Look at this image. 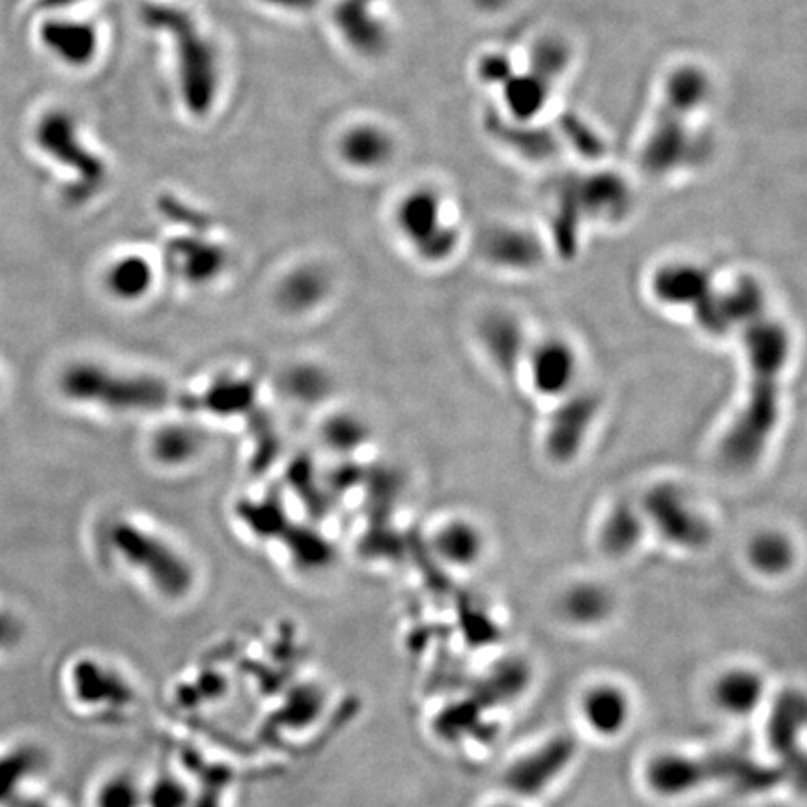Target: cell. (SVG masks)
<instances>
[{
    "label": "cell",
    "mask_w": 807,
    "mask_h": 807,
    "mask_svg": "<svg viewBox=\"0 0 807 807\" xmlns=\"http://www.w3.org/2000/svg\"><path fill=\"white\" fill-rule=\"evenodd\" d=\"M748 365V397L720 441V458L733 472H750L763 460L782 419V379L793 352L791 333L764 317L740 331Z\"/></svg>",
    "instance_id": "1"
},
{
    "label": "cell",
    "mask_w": 807,
    "mask_h": 807,
    "mask_svg": "<svg viewBox=\"0 0 807 807\" xmlns=\"http://www.w3.org/2000/svg\"><path fill=\"white\" fill-rule=\"evenodd\" d=\"M641 777L651 795L662 800H683L716 783L745 793L772 789L782 772L737 753L696 755L664 750L646 759Z\"/></svg>",
    "instance_id": "2"
},
{
    "label": "cell",
    "mask_w": 807,
    "mask_h": 807,
    "mask_svg": "<svg viewBox=\"0 0 807 807\" xmlns=\"http://www.w3.org/2000/svg\"><path fill=\"white\" fill-rule=\"evenodd\" d=\"M60 389L74 402L119 413L156 410L167 397L165 386L157 379L119 373L98 363H75L66 368Z\"/></svg>",
    "instance_id": "3"
},
{
    "label": "cell",
    "mask_w": 807,
    "mask_h": 807,
    "mask_svg": "<svg viewBox=\"0 0 807 807\" xmlns=\"http://www.w3.org/2000/svg\"><path fill=\"white\" fill-rule=\"evenodd\" d=\"M112 552L125 565L156 585L167 595H181L191 582V566L163 537L139 523L117 522L109 531Z\"/></svg>",
    "instance_id": "4"
},
{
    "label": "cell",
    "mask_w": 807,
    "mask_h": 807,
    "mask_svg": "<svg viewBox=\"0 0 807 807\" xmlns=\"http://www.w3.org/2000/svg\"><path fill=\"white\" fill-rule=\"evenodd\" d=\"M649 531L670 546L701 552L712 542V523L696 499L677 483H660L640 501Z\"/></svg>",
    "instance_id": "5"
},
{
    "label": "cell",
    "mask_w": 807,
    "mask_h": 807,
    "mask_svg": "<svg viewBox=\"0 0 807 807\" xmlns=\"http://www.w3.org/2000/svg\"><path fill=\"white\" fill-rule=\"evenodd\" d=\"M395 226L424 264H443L456 253L460 230L445 218V204L432 189H416L398 202Z\"/></svg>",
    "instance_id": "6"
},
{
    "label": "cell",
    "mask_w": 807,
    "mask_h": 807,
    "mask_svg": "<svg viewBox=\"0 0 807 807\" xmlns=\"http://www.w3.org/2000/svg\"><path fill=\"white\" fill-rule=\"evenodd\" d=\"M148 21L159 23L175 36L180 63L181 93L195 114H204L218 92V63L211 45L194 29L186 13L168 8L148 10Z\"/></svg>",
    "instance_id": "7"
},
{
    "label": "cell",
    "mask_w": 807,
    "mask_h": 807,
    "mask_svg": "<svg viewBox=\"0 0 807 807\" xmlns=\"http://www.w3.org/2000/svg\"><path fill=\"white\" fill-rule=\"evenodd\" d=\"M37 148L53 162L63 165L75 176L66 197L71 202H82L92 197L107 178V168L100 157L92 154L82 143L75 120L68 112L49 111L37 122L34 131Z\"/></svg>",
    "instance_id": "8"
},
{
    "label": "cell",
    "mask_w": 807,
    "mask_h": 807,
    "mask_svg": "<svg viewBox=\"0 0 807 807\" xmlns=\"http://www.w3.org/2000/svg\"><path fill=\"white\" fill-rule=\"evenodd\" d=\"M766 309L764 286L752 275H740L726 288L716 285L692 311V317L705 335L726 339L769 317Z\"/></svg>",
    "instance_id": "9"
},
{
    "label": "cell",
    "mask_w": 807,
    "mask_h": 807,
    "mask_svg": "<svg viewBox=\"0 0 807 807\" xmlns=\"http://www.w3.org/2000/svg\"><path fill=\"white\" fill-rule=\"evenodd\" d=\"M578 755V742L571 734H553L505 769L504 787L510 798L526 802L539 798L565 776Z\"/></svg>",
    "instance_id": "10"
},
{
    "label": "cell",
    "mask_w": 807,
    "mask_h": 807,
    "mask_svg": "<svg viewBox=\"0 0 807 807\" xmlns=\"http://www.w3.org/2000/svg\"><path fill=\"white\" fill-rule=\"evenodd\" d=\"M522 373L539 397L557 402L578 389L582 360L566 336L548 335L531 341Z\"/></svg>",
    "instance_id": "11"
},
{
    "label": "cell",
    "mask_w": 807,
    "mask_h": 807,
    "mask_svg": "<svg viewBox=\"0 0 807 807\" xmlns=\"http://www.w3.org/2000/svg\"><path fill=\"white\" fill-rule=\"evenodd\" d=\"M600 411L597 395L576 389L553 404L544 430V451L555 464H571L584 451Z\"/></svg>",
    "instance_id": "12"
},
{
    "label": "cell",
    "mask_w": 807,
    "mask_h": 807,
    "mask_svg": "<svg viewBox=\"0 0 807 807\" xmlns=\"http://www.w3.org/2000/svg\"><path fill=\"white\" fill-rule=\"evenodd\" d=\"M715 286L712 272L694 261L664 262L649 277L652 299L671 311H694Z\"/></svg>",
    "instance_id": "13"
},
{
    "label": "cell",
    "mask_w": 807,
    "mask_h": 807,
    "mask_svg": "<svg viewBox=\"0 0 807 807\" xmlns=\"http://www.w3.org/2000/svg\"><path fill=\"white\" fill-rule=\"evenodd\" d=\"M769 678L752 665L721 670L708 688V699L718 715L729 720H750L769 701Z\"/></svg>",
    "instance_id": "14"
},
{
    "label": "cell",
    "mask_w": 807,
    "mask_h": 807,
    "mask_svg": "<svg viewBox=\"0 0 807 807\" xmlns=\"http://www.w3.org/2000/svg\"><path fill=\"white\" fill-rule=\"evenodd\" d=\"M578 712L579 720L593 737L615 740L630 729L633 699L622 684L597 681L582 692Z\"/></svg>",
    "instance_id": "15"
},
{
    "label": "cell",
    "mask_w": 807,
    "mask_h": 807,
    "mask_svg": "<svg viewBox=\"0 0 807 807\" xmlns=\"http://www.w3.org/2000/svg\"><path fill=\"white\" fill-rule=\"evenodd\" d=\"M477 341L497 373L507 378L522 373L531 339L518 314L505 309L486 312L477 323Z\"/></svg>",
    "instance_id": "16"
},
{
    "label": "cell",
    "mask_w": 807,
    "mask_h": 807,
    "mask_svg": "<svg viewBox=\"0 0 807 807\" xmlns=\"http://www.w3.org/2000/svg\"><path fill=\"white\" fill-rule=\"evenodd\" d=\"M483 256L490 266L510 274H528L542 266L544 245L529 230L501 226L483 240Z\"/></svg>",
    "instance_id": "17"
},
{
    "label": "cell",
    "mask_w": 807,
    "mask_h": 807,
    "mask_svg": "<svg viewBox=\"0 0 807 807\" xmlns=\"http://www.w3.org/2000/svg\"><path fill=\"white\" fill-rule=\"evenodd\" d=\"M432 548L441 563L456 571H469L485 560V531L472 518H451L441 523L432 537Z\"/></svg>",
    "instance_id": "18"
},
{
    "label": "cell",
    "mask_w": 807,
    "mask_h": 807,
    "mask_svg": "<svg viewBox=\"0 0 807 807\" xmlns=\"http://www.w3.org/2000/svg\"><path fill=\"white\" fill-rule=\"evenodd\" d=\"M649 533L640 504L617 501L598 526V548L609 560H627L640 550Z\"/></svg>",
    "instance_id": "19"
},
{
    "label": "cell",
    "mask_w": 807,
    "mask_h": 807,
    "mask_svg": "<svg viewBox=\"0 0 807 807\" xmlns=\"http://www.w3.org/2000/svg\"><path fill=\"white\" fill-rule=\"evenodd\" d=\"M40 42L58 63L69 68H82L92 63L100 47L98 32L92 25L74 19H49L40 26Z\"/></svg>",
    "instance_id": "20"
},
{
    "label": "cell",
    "mask_w": 807,
    "mask_h": 807,
    "mask_svg": "<svg viewBox=\"0 0 807 807\" xmlns=\"http://www.w3.org/2000/svg\"><path fill=\"white\" fill-rule=\"evenodd\" d=\"M560 615L574 628H598L613 617V593L600 582H578L566 587L557 603Z\"/></svg>",
    "instance_id": "21"
},
{
    "label": "cell",
    "mask_w": 807,
    "mask_h": 807,
    "mask_svg": "<svg viewBox=\"0 0 807 807\" xmlns=\"http://www.w3.org/2000/svg\"><path fill=\"white\" fill-rule=\"evenodd\" d=\"M745 561L761 578H785L796 565L795 541L782 529H759L748 539Z\"/></svg>",
    "instance_id": "22"
},
{
    "label": "cell",
    "mask_w": 807,
    "mask_h": 807,
    "mask_svg": "<svg viewBox=\"0 0 807 807\" xmlns=\"http://www.w3.org/2000/svg\"><path fill=\"white\" fill-rule=\"evenodd\" d=\"M373 0H342L335 12L336 26L350 47L363 55H376L386 47V31L371 15Z\"/></svg>",
    "instance_id": "23"
},
{
    "label": "cell",
    "mask_w": 807,
    "mask_h": 807,
    "mask_svg": "<svg viewBox=\"0 0 807 807\" xmlns=\"http://www.w3.org/2000/svg\"><path fill=\"white\" fill-rule=\"evenodd\" d=\"M341 156L350 167L373 170L386 165L393 156V141L378 125L361 124L346 131L341 139Z\"/></svg>",
    "instance_id": "24"
},
{
    "label": "cell",
    "mask_w": 807,
    "mask_h": 807,
    "mask_svg": "<svg viewBox=\"0 0 807 807\" xmlns=\"http://www.w3.org/2000/svg\"><path fill=\"white\" fill-rule=\"evenodd\" d=\"M106 286L120 301H139L154 286V269L143 256H120L106 272Z\"/></svg>",
    "instance_id": "25"
},
{
    "label": "cell",
    "mask_w": 807,
    "mask_h": 807,
    "mask_svg": "<svg viewBox=\"0 0 807 807\" xmlns=\"http://www.w3.org/2000/svg\"><path fill=\"white\" fill-rule=\"evenodd\" d=\"M769 731L774 750H795L796 739L804 731V699L796 694L783 696L772 712Z\"/></svg>",
    "instance_id": "26"
},
{
    "label": "cell",
    "mask_w": 807,
    "mask_h": 807,
    "mask_svg": "<svg viewBox=\"0 0 807 807\" xmlns=\"http://www.w3.org/2000/svg\"><path fill=\"white\" fill-rule=\"evenodd\" d=\"M175 253L176 261L189 279H199V277L211 279L213 275L218 274L219 267L224 262L221 248L211 245L210 242H200L197 237L178 243Z\"/></svg>",
    "instance_id": "27"
},
{
    "label": "cell",
    "mask_w": 807,
    "mask_h": 807,
    "mask_svg": "<svg viewBox=\"0 0 807 807\" xmlns=\"http://www.w3.org/2000/svg\"><path fill=\"white\" fill-rule=\"evenodd\" d=\"M36 766V755L26 748L0 755V804L12 800L21 783L34 774Z\"/></svg>",
    "instance_id": "28"
},
{
    "label": "cell",
    "mask_w": 807,
    "mask_h": 807,
    "mask_svg": "<svg viewBox=\"0 0 807 807\" xmlns=\"http://www.w3.org/2000/svg\"><path fill=\"white\" fill-rule=\"evenodd\" d=\"M323 290H325L323 279L317 272L301 269L285 280V285L280 288V299L292 309H307L312 307L317 299L322 298Z\"/></svg>",
    "instance_id": "29"
},
{
    "label": "cell",
    "mask_w": 807,
    "mask_h": 807,
    "mask_svg": "<svg viewBox=\"0 0 807 807\" xmlns=\"http://www.w3.org/2000/svg\"><path fill=\"white\" fill-rule=\"evenodd\" d=\"M199 447V441L194 432L186 429L163 430L156 440V451L165 462H184L191 458Z\"/></svg>",
    "instance_id": "30"
},
{
    "label": "cell",
    "mask_w": 807,
    "mask_h": 807,
    "mask_svg": "<svg viewBox=\"0 0 807 807\" xmlns=\"http://www.w3.org/2000/svg\"><path fill=\"white\" fill-rule=\"evenodd\" d=\"M137 791L128 782H111L100 791V807H133L137 804Z\"/></svg>",
    "instance_id": "31"
},
{
    "label": "cell",
    "mask_w": 807,
    "mask_h": 807,
    "mask_svg": "<svg viewBox=\"0 0 807 807\" xmlns=\"http://www.w3.org/2000/svg\"><path fill=\"white\" fill-rule=\"evenodd\" d=\"M23 635V624L10 611H0V654L12 651Z\"/></svg>",
    "instance_id": "32"
},
{
    "label": "cell",
    "mask_w": 807,
    "mask_h": 807,
    "mask_svg": "<svg viewBox=\"0 0 807 807\" xmlns=\"http://www.w3.org/2000/svg\"><path fill=\"white\" fill-rule=\"evenodd\" d=\"M488 807H526L523 806L522 802L515 800V798H507V800H499L494 802V804H490Z\"/></svg>",
    "instance_id": "33"
},
{
    "label": "cell",
    "mask_w": 807,
    "mask_h": 807,
    "mask_svg": "<svg viewBox=\"0 0 807 807\" xmlns=\"http://www.w3.org/2000/svg\"><path fill=\"white\" fill-rule=\"evenodd\" d=\"M74 2H77V0H44V7L63 8L68 7V4H74Z\"/></svg>",
    "instance_id": "34"
}]
</instances>
